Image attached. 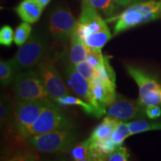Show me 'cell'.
Listing matches in <instances>:
<instances>
[{"label":"cell","instance_id":"7402d4cb","mask_svg":"<svg viewBox=\"0 0 161 161\" xmlns=\"http://www.w3.org/2000/svg\"><path fill=\"white\" fill-rule=\"evenodd\" d=\"M14 102L9 96L3 95L0 101V122L1 125L8 124L13 115Z\"/></svg>","mask_w":161,"mask_h":161},{"label":"cell","instance_id":"d6986e66","mask_svg":"<svg viewBox=\"0 0 161 161\" xmlns=\"http://www.w3.org/2000/svg\"><path fill=\"white\" fill-rule=\"evenodd\" d=\"M130 136L150 130H161V120L135 119L128 123Z\"/></svg>","mask_w":161,"mask_h":161},{"label":"cell","instance_id":"4fadbf2b","mask_svg":"<svg viewBox=\"0 0 161 161\" xmlns=\"http://www.w3.org/2000/svg\"><path fill=\"white\" fill-rule=\"evenodd\" d=\"M89 84L95 99L101 106L106 109L117 98L116 88L108 85L96 75L89 82Z\"/></svg>","mask_w":161,"mask_h":161},{"label":"cell","instance_id":"ffe728a7","mask_svg":"<svg viewBox=\"0 0 161 161\" xmlns=\"http://www.w3.org/2000/svg\"><path fill=\"white\" fill-rule=\"evenodd\" d=\"M71 156L73 160L77 161L93 160L89 139L74 146L71 149Z\"/></svg>","mask_w":161,"mask_h":161},{"label":"cell","instance_id":"7c38bea8","mask_svg":"<svg viewBox=\"0 0 161 161\" xmlns=\"http://www.w3.org/2000/svg\"><path fill=\"white\" fill-rule=\"evenodd\" d=\"M66 78L67 83L69 84L70 88L74 92V93H75L80 98H83L86 102H89L90 104L95 106L101 111L106 114V108L101 106L92 95L88 80H86L78 72L73 64L71 63L66 67Z\"/></svg>","mask_w":161,"mask_h":161},{"label":"cell","instance_id":"836d02e7","mask_svg":"<svg viewBox=\"0 0 161 161\" xmlns=\"http://www.w3.org/2000/svg\"><path fill=\"white\" fill-rule=\"evenodd\" d=\"M159 1H161V0H159Z\"/></svg>","mask_w":161,"mask_h":161},{"label":"cell","instance_id":"2e32d148","mask_svg":"<svg viewBox=\"0 0 161 161\" xmlns=\"http://www.w3.org/2000/svg\"><path fill=\"white\" fill-rule=\"evenodd\" d=\"M119 122L120 120L115 117L110 116H106L102 120V122L93 130L91 135L88 139L91 142H98V141L110 138Z\"/></svg>","mask_w":161,"mask_h":161},{"label":"cell","instance_id":"f1b7e54d","mask_svg":"<svg viewBox=\"0 0 161 161\" xmlns=\"http://www.w3.org/2000/svg\"><path fill=\"white\" fill-rule=\"evenodd\" d=\"M14 41V33L11 26L5 25L0 30V43L5 46H11Z\"/></svg>","mask_w":161,"mask_h":161},{"label":"cell","instance_id":"3957f363","mask_svg":"<svg viewBox=\"0 0 161 161\" xmlns=\"http://www.w3.org/2000/svg\"><path fill=\"white\" fill-rule=\"evenodd\" d=\"M74 126L75 125L71 119L65 115L58 107L49 101L40 113L38 118L31 125L27 127L18 134L8 133L28 140L29 138L33 136L54 130L73 129Z\"/></svg>","mask_w":161,"mask_h":161},{"label":"cell","instance_id":"8992f818","mask_svg":"<svg viewBox=\"0 0 161 161\" xmlns=\"http://www.w3.org/2000/svg\"><path fill=\"white\" fill-rule=\"evenodd\" d=\"M28 141L38 152L59 153L72 149L75 146L76 136L72 129H64L33 136Z\"/></svg>","mask_w":161,"mask_h":161},{"label":"cell","instance_id":"cb8c5ba5","mask_svg":"<svg viewBox=\"0 0 161 161\" xmlns=\"http://www.w3.org/2000/svg\"><path fill=\"white\" fill-rule=\"evenodd\" d=\"M130 136V132L129 126H128V122H125L120 120L110 137L118 146H122V143L125 140V139Z\"/></svg>","mask_w":161,"mask_h":161},{"label":"cell","instance_id":"484cf974","mask_svg":"<svg viewBox=\"0 0 161 161\" xmlns=\"http://www.w3.org/2000/svg\"><path fill=\"white\" fill-rule=\"evenodd\" d=\"M31 33V26L30 23H21L16 29L14 33V43L18 46H21L27 41Z\"/></svg>","mask_w":161,"mask_h":161},{"label":"cell","instance_id":"f546056e","mask_svg":"<svg viewBox=\"0 0 161 161\" xmlns=\"http://www.w3.org/2000/svg\"><path fill=\"white\" fill-rule=\"evenodd\" d=\"M130 154L125 147L120 146L116 148L114 152L111 153L107 160L109 161H127L129 159Z\"/></svg>","mask_w":161,"mask_h":161},{"label":"cell","instance_id":"52a82bcc","mask_svg":"<svg viewBox=\"0 0 161 161\" xmlns=\"http://www.w3.org/2000/svg\"><path fill=\"white\" fill-rule=\"evenodd\" d=\"M49 102V98L26 101L15 100L8 132L18 134L27 127L31 125L35 122Z\"/></svg>","mask_w":161,"mask_h":161},{"label":"cell","instance_id":"9a60e30c","mask_svg":"<svg viewBox=\"0 0 161 161\" xmlns=\"http://www.w3.org/2000/svg\"><path fill=\"white\" fill-rule=\"evenodd\" d=\"M56 103L62 106H78L82 108L86 114H89V115L94 116L96 118H100L104 114V113L101 111L98 108H96L95 106L92 104H90L89 102H86L85 100L81 99V98L75 97V96H72L69 95H66L61 96L56 98L55 100Z\"/></svg>","mask_w":161,"mask_h":161},{"label":"cell","instance_id":"83f0119b","mask_svg":"<svg viewBox=\"0 0 161 161\" xmlns=\"http://www.w3.org/2000/svg\"><path fill=\"white\" fill-rule=\"evenodd\" d=\"M104 59H105V57L102 55V50L89 48L86 61H87L90 65L96 68L104 63Z\"/></svg>","mask_w":161,"mask_h":161},{"label":"cell","instance_id":"4dcf8cb0","mask_svg":"<svg viewBox=\"0 0 161 161\" xmlns=\"http://www.w3.org/2000/svg\"><path fill=\"white\" fill-rule=\"evenodd\" d=\"M146 114L149 119H156L161 116V108L159 105L150 104L146 107Z\"/></svg>","mask_w":161,"mask_h":161},{"label":"cell","instance_id":"5bb4252c","mask_svg":"<svg viewBox=\"0 0 161 161\" xmlns=\"http://www.w3.org/2000/svg\"><path fill=\"white\" fill-rule=\"evenodd\" d=\"M43 9L35 0H23L15 11L23 22L31 24L40 19Z\"/></svg>","mask_w":161,"mask_h":161},{"label":"cell","instance_id":"5b68a950","mask_svg":"<svg viewBox=\"0 0 161 161\" xmlns=\"http://www.w3.org/2000/svg\"><path fill=\"white\" fill-rule=\"evenodd\" d=\"M126 70L139 88L138 102L146 108L150 104L161 107V83L154 75L137 66L127 64Z\"/></svg>","mask_w":161,"mask_h":161},{"label":"cell","instance_id":"ac0fdd59","mask_svg":"<svg viewBox=\"0 0 161 161\" xmlns=\"http://www.w3.org/2000/svg\"><path fill=\"white\" fill-rule=\"evenodd\" d=\"M89 47L86 46L80 37L74 33L70 39L69 60L73 64H76L86 60Z\"/></svg>","mask_w":161,"mask_h":161},{"label":"cell","instance_id":"603a6c76","mask_svg":"<svg viewBox=\"0 0 161 161\" xmlns=\"http://www.w3.org/2000/svg\"><path fill=\"white\" fill-rule=\"evenodd\" d=\"M16 72L17 71L11 60H2L0 62V81L2 85H8L12 81H14Z\"/></svg>","mask_w":161,"mask_h":161},{"label":"cell","instance_id":"e0dca14e","mask_svg":"<svg viewBox=\"0 0 161 161\" xmlns=\"http://www.w3.org/2000/svg\"><path fill=\"white\" fill-rule=\"evenodd\" d=\"M90 142L93 160H107L108 156L118 147L111 137L98 142H91L90 140Z\"/></svg>","mask_w":161,"mask_h":161},{"label":"cell","instance_id":"d4e9b609","mask_svg":"<svg viewBox=\"0 0 161 161\" xmlns=\"http://www.w3.org/2000/svg\"><path fill=\"white\" fill-rule=\"evenodd\" d=\"M97 10H99L106 17H110L114 16L117 11L116 4L113 0H87Z\"/></svg>","mask_w":161,"mask_h":161},{"label":"cell","instance_id":"6da1fadb","mask_svg":"<svg viewBox=\"0 0 161 161\" xmlns=\"http://www.w3.org/2000/svg\"><path fill=\"white\" fill-rule=\"evenodd\" d=\"M106 22L93 5L83 0L75 33L86 46L102 50L112 37Z\"/></svg>","mask_w":161,"mask_h":161},{"label":"cell","instance_id":"7a4b0ae2","mask_svg":"<svg viewBox=\"0 0 161 161\" xmlns=\"http://www.w3.org/2000/svg\"><path fill=\"white\" fill-rule=\"evenodd\" d=\"M161 18V1L150 0L140 2L129 6L119 15H114L106 20L115 22L114 35H116L141 24Z\"/></svg>","mask_w":161,"mask_h":161},{"label":"cell","instance_id":"d6a6232c","mask_svg":"<svg viewBox=\"0 0 161 161\" xmlns=\"http://www.w3.org/2000/svg\"><path fill=\"white\" fill-rule=\"evenodd\" d=\"M35 1L37 2L38 5L41 6L43 8H44L49 3V2L51 1V0H35Z\"/></svg>","mask_w":161,"mask_h":161},{"label":"cell","instance_id":"9c48e42d","mask_svg":"<svg viewBox=\"0 0 161 161\" xmlns=\"http://www.w3.org/2000/svg\"><path fill=\"white\" fill-rule=\"evenodd\" d=\"M78 20L66 8L58 7L50 16V31L52 37L60 41L71 39L75 32Z\"/></svg>","mask_w":161,"mask_h":161},{"label":"cell","instance_id":"1f68e13d","mask_svg":"<svg viewBox=\"0 0 161 161\" xmlns=\"http://www.w3.org/2000/svg\"><path fill=\"white\" fill-rule=\"evenodd\" d=\"M114 3L117 5L122 6V7H129L137 3H140L142 0H113Z\"/></svg>","mask_w":161,"mask_h":161},{"label":"cell","instance_id":"30bf717a","mask_svg":"<svg viewBox=\"0 0 161 161\" xmlns=\"http://www.w3.org/2000/svg\"><path fill=\"white\" fill-rule=\"evenodd\" d=\"M37 67V72L43 80L49 98L55 101L61 96L69 95V90L53 64L44 59Z\"/></svg>","mask_w":161,"mask_h":161},{"label":"cell","instance_id":"8fae6325","mask_svg":"<svg viewBox=\"0 0 161 161\" xmlns=\"http://www.w3.org/2000/svg\"><path fill=\"white\" fill-rule=\"evenodd\" d=\"M107 114L122 121L147 117L146 108L141 105L137 100L125 98L119 95L115 102L107 108Z\"/></svg>","mask_w":161,"mask_h":161},{"label":"cell","instance_id":"44dd1931","mask_svg":"<svg viewBox=\"0 0 161 161\" xmlns=\"http://www.w3.org/2000/svg\"><path fill=\"white\" fill-rule=\"evenodd\" d=\"M96 75L108 85L116 88V75L110 66L109 60L105 57L104 62L96 68Z\"/></svg>","mask_w":161,"mask_h":161},{"label":"cell","instance_id":"ba28073f","mask_svg":"<svg viewBox=\"0 0 161 161\" xmlns=\"http://www.w3.org/2000/svg\"><path fill=\"white\" fill-rule=\"evenodd\" d=\"M13 90L17 101L49 98L38 72L32 70L23 71L16 75Z\"/></svg>","mask_w":161,"mask_h":161},{"label":"cell","instance_id":"277c9868","mask_svg":"<svg viewBox=\"0 0 161 161\" xmlns=\"http://www.w3.org/2000/svg\"><path fill=\"white\" fill-rule=\"evenodd\" d=\"M48 43L40 35H31L11 59L17 72L31 70L45 59Z\"/></svg>","mask_w":161,"mask_h":161},{"label":"cell","instance_id":"4316f807","mask_svg":"<svg viewBox=\"0 0 161 161\" xmlns=\"http://www.w3.org/2000/svg\"><path fill=\"white\" fill-rule=\"evenodd\" d=\"M74 65H75L78 72L86 80H87L88 82H90L96 75V68L90 65L86 60L80 62V63L74 64Z\"/></svg>","mask_w":161,"mask_h":161}]
</instances>
